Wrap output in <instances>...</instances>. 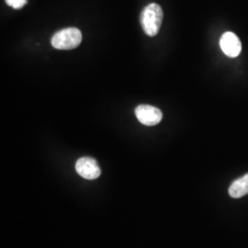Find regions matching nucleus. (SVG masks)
Masks as SVG:
<instances>
[{"label": "nucleus", "mask_w": 248, "mask_h": 248, "mask_svg": "<svg viewBox=\"0 0 248 248\" xmlns=\"http://www.w3.org/2000/svg\"><path fill=\"white\" fill-rule=\"evenodd\" d=\"M220 46L222 52L229 57H237L242 51V44L239 38L231 31L222 34L220 40Z\"/></svg>", "instance_id": "obj_5"}, {"label": "nucleus", "mask_w": 248, "mask_h": 248, "mask_svg": "<svg viewBox=\"0 0 248 248\" xmlns=\"http://www.w3.org/2000/svg\"><path fill=\"white\" fill-rule=\"evenodd\" d=\"M82 33L77 28H66L57 31L52 38V45L58 50H72L81 44Z\"/></svg>", "instance_id": "obj_2"}, {"label": "nucleus", "mask_w": 248, "mask_h": 248, "mask_svg": "<svg viewBox=\"0 0 248 248\" xmlns=\"http://www.w3.org/2000/svg\"><path fill=\"white\" fill-rule=\"evenodd\" d=\"M78 174L86 179L93 180L100 176L101 170L97 161L91 157H81L76 163Z\"/></svg>", "instance_id": "obj_4"}, {"label": "nucleus", "mask_w": 248, "mask_h": 248, "mask_svg": "<svg viewBox=\"0 0 248 248\" xmlns=\"http://www.w3.org/2000/svg\"><path fill=\"white\" fill-rule=\"evenodd\" d=\"M163 9L159 5L151 3L142 9L141 13V24L143 31L148 36H155L159 32L160 27L163 21Z\"/></svg>", "instance_id": "obj_1"}, {"label": "nucleus", "mask_w": 248, "mask_h": 248, "mask_svg": "<svg viewBox=\"0 0 248 248\" xmlns=\"http://www.w3.org/2000/svg\"><path fill=\"white\" fill-rule=\"evenodd\" d=\"M248 194V173L244 177L233 181L229 187V195L234 199H239Z\"/></svg>", "instance_id": "obj_6"}, {"label": "nucleus", "mask_w": 248, "mask_h": 248, "mask_svg": "<svg viewBox=\"0 0 248 248\" xmlns=\"http://www.w3.org/2000/svg\"><path fill=\"white\" fill-rule=\"evenodd\" d=\"M6 3L13 9H19L26 5L27 0H6Z\"/></svg>", "instance_id": "obj_7"}, {"label": "nucleus", "mask_w": 248, "mask_h": 248, "mask_svg": "<svg viewBox=\"0 0 248 248\" xmlns=\"http://www.w3.org/2000/svg\"><path fill=\"white\" fill-rule=\"evenodd\" d=\"M135 115L141 124L146 126L156 125L163 118L159 108L150 105H139L135 108Z\"/></svg>", "instance_id": "obj_3"}]
</instances>
